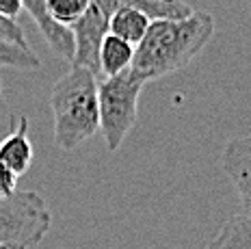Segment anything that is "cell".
Segmentation results:
<instances>
[{
	"label": "cell",
	"instance_id": "cell-11",
	"mask_svg": "<svg viewBox=\"0 0 251 249\" xmlns=\"http://www.w3.org/2000/svg\"><path fill=\"white\" fill-rule=\"evenodd\" d=\"M206 249H251V215L229 217Z\"/></svg>",
	"mask_w": 251,
	"mask_h": 249
},
{
	"label": "cell",
	"instance_id": "cell-17",
	"mask_svg": "<svg viewBox=\"0 0 251 249\" xmlns=\"http://www.w3.org/2000/svg\"><path fill=\"white\" fill-rule=\"evenodd\" d=\"M0 102H2V80H0Z\"/></svg>",
	"mask_w": 251,
	"mask_h": 249
},
{
	"label": "cell",
	"instance_id": "cell-7",
	"mask_svg": "<svg viewBox=\"0 0 251 249\" xmlns=\"http://www.w3.org/2000/svg\"><path fill=\"white\" fill-rule=\"evenodd\" d=\"M0 163L7 165L15 175L28 171L33 163V143L28 139V117L26 115L11 119V132L0 141Z\"/></svg>",
	"mask_w": 251,
	"mask_h": 249
},
{
	"label": "cell",
	"instance_id": "cell-8",
	"mask_svg": "<svg viewBox=\"0 0 251 249\" xmlns=\"http://www.w3.org/2000/svg\"><path fill=\"white\" fill-rule=\"evenodd\" d=\"M46 2L48 0H22L24 9L35 20L41 35L48 39L50 48L59 56H63V59L74 61V35H72L70 28H63L56 22H52L48 15V9H46Z\"/></svg>",
	"mask_w": 251,
	"mask_h": 249
},
{
	"label": "cell",
	"instance_id": "cell-12",
	"mask_svg": "<svg viewBox=\"0 0 251 249\" xmlns=\"http://www.w3.org/2000/svg\"><path fill=\"white\" fill-rule=\"evenodd\" d=\"M91 4L93 0H48L46 9H48L52 22L72 30V26H76L85 18V13L89 11Z\"/></svg>",
	"mask_w": 251,
	"mask_h": 249
},
{
	"label": "cell",
	"instance_id": "cell-15",
	"mask_svg": "<svg viewBox=\"0 0 251 249\" xmlns=\"http://www.w3.org/2000/svg\"><path fill=\"white\" fill-rule=\"evenodd\" d=\"M18 178L7 165L0 163V199L2 197H11L15 191H18Z\"/></svg>",
	"mask_w": 251,
	"mask_h": 249
},
{
	"label": "cell",
	"instance_id": "cell-14",
	"mask_svg": "<svg viewBox=\"0 0 251 249\" xmlns=\"http://www.w3.org/2000/svg\"><path fill=\"white\" fill-rule=\"evenodd\" d=\"M0 41H4V44L20 46V48H28L22 26H20L15 20L7 18V15H0Z\"/></svg>",
	"mask_w": 251,
	"mask_h": 249
},
{
	"label": "cell",
	"instance_id": "cell-6",
	"mask_svg": "<svg viewBox=\"0 0 251 249\" xmlns=\"http://www.w3.org/2000/svg\"><path fill=\"white\" fill-rule=\"evenodd\" d=\"M221 167L236 186L243 206L251 215V139H234L221 154Z\"/></svg>",
	"mask_w": 251,
	"mask_h": 249
},
{
	"label": "cell",
	"instance_id": "cell-4",
	"mask_svg": "<svg viewBox=\"0 0 251 249\" xmlns=\"http://www.w3.org/2000/svg\"><path fill=\"white\" fill-rule=\"evenodd\" d=\"M52 215L46 199L35 191H15L0 199V247L30 249L46 238Z\"/></svg>",
	"mask_w": 251,
	"mask_h": 249
},
{
	"label": "cell",
	"instance_id": "cell-9",
	"mask_svg": "<svg viewBox=\"0 0 251 249\" xmlns=\"http://www.w3.org/2000/svg\"><path fill=\"white\" fill-rule=\"evenodd\" d=\"M134 50L137 48L130 46L128 41L108 33L100 48V74H104V78H115V76L132 70Z\"/></svg>",
	"mask_w": 251,
	"mask_h": 249
},
{
	"label": "cell",
	"instance_id": "cell-3",
	"mask_svg": "<svg viewBox=\"0 0 251 249\" xmlns=\"http://www.w3.org/2000/svg\"><path fill=\"white\" fill-rule=\"evenodd\" d=\"M148 80L134 70L115 78H104L98 85V104H100V132L104 134L108 149L122 148L124 139L137 124L139 96Z\"/></svg>",
	"mask_w": 251,
	"mask_h": 249
},
{
	"label": "cell",
	"instance_id": "cell-2",
	"mask_svg": "<svg viewBox=\"0 0 251 249\" xmlns=\"http://www.w3.org/2000/svg\"><path fill=\"white\" fill-rule=\"evenodd\" d=\"M96 74L85 67H72L50 91V108L54 117L56 148H78L100 130V104H98Z\"/></svg>",
	"mask_w": 251,
	"mask_h": 249
},
{
	"label": "cell",
	"instance_id": "cell-5",
	"mask_svg": "<svg viewBox=\"0 0 251 249\" xmlns=\"http://www.w3.org/2000/svg\"><path fill=\"white\" fill-rule=\"evenodd\" d=\"M108 22H111V18L93 2L85 13V18L76 26H72V35H74L72 67H85L96 76L100 74V48L104 37L108 35Z\"/></svg>",
	"mask_w": 251,
	"mask_h": 249
},
{
	"label": "cell",
	"instance_id": "cell-18",
	"mask_svg": "<svg viewBox=\"0 0 251 249\" xmlns=\"http://www.w3.org/2000/svg\"><path fill=\"white\" fill-rule=\"evenodd\" d=\"M0 249H7V247H0Z\"/></svg>",
	"mask_w": 251,
	"mask_h": 249
},
{
	"label": "cell",
	"instance_id": "cell-1",
	"mask_svg": "<svg viewBox=\"0 0 251 249\" xmlns=\"http://www.w3.org/2000/svg\"><path fill=\"white\" fill-rule=\"evenodd\" d=\"M214 28V18L203 11H195L184 20H156L134 50L132 70L145 80L174 74L206 48Z\"/></svg>",
	"mask_w": 251,
	"mask_h": 249
},
{
	"label": "cell",
	"instance_id": "cell-16",
	"mask_svg": "<svg viewBox=\"0 0 251 249\" xmlns=\"http://www.w3.org/2000/svg\"><path fill=\"white\" fill-rule=\"evenodd\" d=\"M22 9H24L22 0H0V15H7V18L15 20Z\"/></svg>",
	"mask_w": 251,
	"mask_h": 249
},
{
	"label": "cell",
	"instance_id": "cell-10",
	"mask_svg": "<svg viewBox=\"0 0 251 249\" xmlns=\"http://www.w3.org/2000/svg\"><path fill=\"white\" fill-rule=\"evenodd\" d=\"M151 20L145 13L137 11V9L130 7H122L119 11H115L111 15V22H108V33L115 35V37L128 41L130 46H137L145 39L150 30Z\"/></svg>",
	"mask_w": 251,
	"mask_h": 249
},
{
	"label": "cell",
	"instance_id": "cell-13",
	"mask_svg": "<svg viewBox=\"0 0 251 249\" xmlns=\"http://www.w3.org/2000/svg\"><path fill=\"white\" fill-rule=\"evenodd\" d=\"M0 65L15 67V70H39L41 61L30 48H20L0 41Z\"/></svg>",
	"mask_w": 251,
	"mask_h": 249
}]
</instances>
